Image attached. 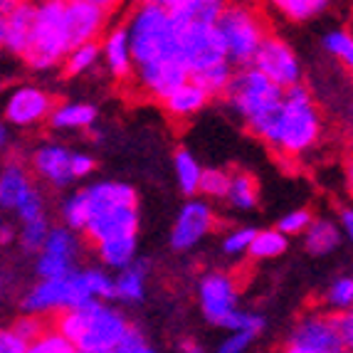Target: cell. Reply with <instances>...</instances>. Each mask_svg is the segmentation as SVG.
I'll list each match as a JSON object with an SVG mask.
<instances>
[{
    "label": "cell",
    "mask_w": 353,
    "mask_h": 353,
    "mask_svg": "<svg viewBox=\"0 0 353 353\" xmlns=\"http://www.w3.org/2000/svg\"><path fill=\"white\" fill-rule=\"evenodd\" d=\"M54 331L62 339H67L74 351L114 353L129 326L119 312L104 304H97V301H89L79 309L59 314Z\"/></svg>",
    "instance_id": "cell-1"
},
{
    "label": "cell",
    "mask_w": 353,
    "mask_h": 353,
    "mask_svg": "<svg viewBox=\"0 0 353 353\" xmlns=\"http://www.w3.org/2000/svg\"><path fill=\"white\" fill-rule=\"evenodd\" d=\"M89 220L84 232L89 240L99 245L112 237L136 235L139 212H136V193L124 183H99L87 190Z\"/></svg>",
    "instance_id": "cell-2"
},
{
    "label": "cell",
    "mask_w": 353,
    "mask_h": 353,
    "mask_svg": "<svg viewBox=\"0 0 353 353\" xmlns=\"http://www.w3.org/2000/svg\"><path fill=\"white\" fill-rule=\"evenodd\" d=\"M129 35L131 62L136 67L159 65V62H181L178 30L168 20L161 3H143L131 15Z\"/></svg>",
    "instance_id": "cell-3"
},
{
    "label": "cell",
    "mask_w": 353,
    "mask_h": 353,
    "mask_svg": "<svg viewBox=\"0 0 353 353\" xmlns=\"http://www.w3.org/2000/svg\"><path fill=\"white\" fill-rule=\"evenodd\" d=\"M319 134H321V121H319L316 106H314L312 97L301 84L287 89V94L282 99V109L274 121V131H272L270 141L274 148L284 153H304L306 148H312L316 143Z\"/></svg>",
    "instance_id": "cell-4"
},
{
    "label": "cell",
    "mask_w": 353,
    "mask_h": 353,
    "mask_svg": "<svg viewBox=\"0 0 353 353\" xmlns=\"http://www.w3.org/2000/svg\"><path fill=\"white\" fill-rule=\"evenodd\" d=\"M220 40H223L225 57L235 65H248L257 54L259 45L267 37L262 15L248 6H225L215 23Z\"/></svg>",
    "instance_id": "cell-5"
},
{
    "label": "cell",
    "mask_w": 353,
    "mask_h": 353,
    "mask_svg": "<svg viewBox=\"0 0 353 353\" xmlns=\"http://www.w3.org/2000/svg\"><path fill=\"white\" fill-rule=\"evenodd\" d=\"M62 10H65V3H59V0L35 6L32 32H30L28 50H25L23 57L37 70L57 65L59 59L70 52L65 37V23H62Z\"/></svg>",
    "instance_id": "cell-6"
},
{
    "label": "cell",
    "mask_w": 353,
    "mask_h": 353,
    "mask_svg": "<svg viewBox=\"0 0 353 353\" xmlns=\"http://www.w3.org/2000/svg\"><path fill=\"white\" fill-rule=\"evenodd\" d=\"M228 97L235 104V109L248 119V124H257L259 119H265L274 109L282 106L284 92L279 87L262 77L257 70L240 72L230 79L228 84Z\"/></svg>",
    "instance_id": "cell-7"
},
{
    "label": "cell",
    "mask_w": 353,
    "mask_h": 353,
    "mask_svg": "<svg viewBox=\"0 0 353 353\" xmlns=\"http://www.w3.org/2000/svg\"><path fill=\"white\" fill-rule=\"evenodd\" d=\"M92 296L87 292L82 274L70 272L67 277L59 279H42L25 299V309L30 312V316L45 312H72L79 306L89 304Z\"/></svg>",
    "instance_id": "cell-8"
},
{
    "label": "cell",
    "mask_w": 353,
    "mask_h": 353,
    "mask_svg": "<svg viewBox=\"0 0 353 353\" xmlns=\"http://www.w3.org/2000/svg\"><path fill=\"white\" fill-rule=\"evenodd\" d=\"M178 30V50H181V62L188 70V74H198L203 70H210L215 65L228 62L225 57L223 40H220L215 25L188 23Z\"/></svg>",
    "instance_id": "cell-9"
},
{
    "label": "cell",
    "mask_w": 353,
    "mask_h": 353,
    "mask_svg": "<svg viewBox=\"0 0 353 353\" xmlns=\"http://www.w3.org/2000/svg\"><path fill=\"white\" fill-rule=\"evenodd\" d=\"M114 10V3H101V0H70L62 10V23H65L67 48H82L94 42L97 35L104 30L109 12Z\"/></svg>",
    "instance_id": "cell-10"
},
{
    "label": "cell",
    "mask_w": 353,
    "mask_h": 353,
    "mask_svg": "<svg viewBox=\"0 0 353 353\" xmlns=\"http://www.w3.org/2000/svg\"><path fill=\"white\" fill-rule=\"evenodd\" d=\"M252 62H254V70L262 77H267L274 87L292 89L299 84L301 70H299V62H296V54L279 37L267 35L262 40V45H259Z\"/></svg>",
    "instance_id": "cell-11"
},
{
    "label": "cell",
    "mask_w": 353,
    "mask_h": 353,
    "mask_svg": "<svg viewBox=\"0 0 353 353\" xmlns=\"http://www.w3.org/2000/svg\"><path fill=\"white\" fill-rule=\"evenodd\" d=\"M235 301H237V284L230 274L215 272V274H208L201 282L203 314H205L208 321H212V324L218 326L228 324V319L237 312Z\"/></svg>",
    "instance_id": "cell-12"
},
{
    "label": "cell",
    "mask_w": 353,
    "mask_h": 353,
    "mask_svg": "<svg viewBox=\"0 0 353 353\" xmlns=\"http://www.w3.org/2000/svg\"><path fill=\"white\" fill-rule=\"evenodd\" d=\"M292 343L309 348L314 353H351V348L341 341V336L336 331L334 321H331V314L329 316L314 314V316L301 319V324L296 326Z\"/></svg>",
    "instance_id": "cell-13"
},
{
    "label": "cell",
    "mask_w": 353,
    "mask_h": 353,
    "mask_svg": "<svg viewBox=\"0 0 353 353\" xmlns=\"http://www.w3.org/2000/svg\"><path fill=\"white\" fill-rule=\"evenodd\" d=\"M54 109V101L48 92H42L37 87H20L12 92V97L6 104V117L8 121L18 126H30L50 117Z\"/></svg>",
    "instance_id": "cell-14"
},
{
    "label": "cell",
    "mask_w": 353,
    "mask_h": 353,
    "mask_svg": "<svg viewBox=\"0 0 353 353\" xmlns=\"http://www.w3.org/2000/svg\"><path fill=\"white\" fill-rule=\"evenodd\" d=\"M45 252L37 259V272L42 279H59L72 272L74 259V237L65 230H52L45 242Z\"/></svg>",
    "instance_id": "cell-15"
},
{
    "label": "cell",
    "mask_w": 353,
    "mask_h": 353,
    "mask_svg": "<svg viewBox=\"0 0 353 353\" xmlns=\"http://www.w3.org/2000/svg\"><path fill=\"white\" fill-rule=\"evenodd\" d=\"M212 225H215V220H212V212L205 203H198V201L188 203L181 210V215L176 220V228H173V235H171L173 248L176 250L193 248L195 242H201L210 232Z\"/></svg>",
    "instance_id": "cell-16"
},
{
    "label": "cell",
    "mask_w": 353,
    "mask_h": 353,
    "mask_svg": "<svg viewBox=\"0 0 353 353\" xmlns=\"http://www.w3.org/2000/svg\"><path fill=\"white\" fill-rule=\"evenodd\" d=\"M136 70H139L136 77H139V84H141L143 92L159 97V99H165L190 79L183 62H159V65H143L136 67Z\"/></svg>",
    "instance_id": "cell-17"
},
{
    "label": "cell",
    "mask_w": 353,
    "mask_h": 353,
    "mask_svg": "<svg viewBox=\"0 0 353 353\" xmlns=\"http://www.w3.org/2000/svg\"><path fill=\"white\" fill-rule=\"evenodd\" d=\"M35 20V6L32 3H18L10 15H6V48L15 54H25L30 32Z\"/></svg>",
    "instance_id": "cell-18"
},
{
    "label": "cell",
    "mask_w": 353,
    "mask_h": 353,
    "mask_svg": "<svg viewBox=\"0 0 353 353\" xmlns=\"http://www.w3.org/2000/svg\"><path fill=\"white\" fill-rule=\"evenodd\" d=\"M72 153L62 146H45L35 153V171L42 178H48L54 185H67L72 181L70 173Z\"/></svg>",
    "instance_id": "cell-19"
},
{
    "label": "cell",
    "mask_w": 353,
    "mask_h": 353,
    "mask_svg": "<svg viewBox=\"0 0 353 353\" xmlns=\"http://www.w3.org/2000/svg\"><path fill=\"white\" fill-rule=\"evenodd\" d=\"M30 193H32V185H30L28 173L20 165H6L0 173V208L18 210L28 201Z\"/></svg>",
    "instance_id": "cell-20"
},
{
    "label": "cell",
    "mask_w": 353,
    "mask_h": 353,
    "mask_svg": "<svg viewBox=\"0 0 353 353\" xmlns=\"http://www.w3.org/2000/svg\"><path fill=\"white\" fill-rule=\"evenodd\" d=\"M104 54H106L109 67H112L114 77H119V79H129L131 70H134V62H131L126 28H117L109 32V37H106V42H104Z\"/></svg>",
    "instance_id": "cell-21"
},
{
    "label": "cell",
    "mask_w": 353,
    "mask_h": 353,
    "mask_svg": "<svg viewBox=\"0 0 353 353\" xmlns=\"http://www.w3.org/2000/svg\"><path fill=\"white\" fill-rule=\"evenodd\" d=\"M163 101H165V109H168L173 117H190V114L201 112L203 104L208 101V94L188 79V82L183 84V87H178L173 94L165 97Z\"/></svg>",
    "instance_id": "cell-22"
},
{
    "label": "cell",
    "mask_w": 353,
    "mask_h": 353,
    "mask_svg": "<svg viewBox=\"0 0 353 353\" xmlns=\"http://www.w3.org/2000/svg\"><path fill=\"white\" fill-rule=\"evenodd\" d=\"M101 259H104L109 267H119V270H126L131 265L136 252V235H124V237H112V240H104L97 245Z\"/></svg>",
    "instance_id": "cell-23"
},
{
    "label": "cell",
    "mask_w": 353,
    "mask_h": 353,
    "mask_svg": "<svg viewBox=\"0 0 353 353\" xmlns=\"http://www.w3.org/2000/svg\"><path fill=\"white\" fill-rule=\"evenodd\" d=\"M148 265L146 262H136L129 265L119 279L114 282V296H121L126 301H139L143 296V277H146Z\"/></svg>",
    "instance_id": "cell-24"
},
{
    "label": "cell",
    "mask_w": 353,
    "mask_h": 353,
    "mask_svg": "<svg viewBox=\"0 0 353 353\" xmlns=\"http://www.w3.org/2000/svg\"><path fill=\"white\" fill-rule=\"evenodd\" d=\"M341 235H339V228L329 220H319L306 228V248L314 254H326L339 245Z\"/></svg>",
    "instance_id": "cell-25"
},
{
    "label": "cell",
    "mask_w": 353,
    "mask_h": 353,
    "mask_svg": "<svg viewBox=\"0 0 353 353\" xmlns=\"http://www.w3.org/2000/svg\"><path fill=\"white\" fill-rule=\"evenodd\" d=\"M52 124L57 129H82V126H89L94 121L97 112L94 106L89 104H65L59 109H52Z\"/></svg>",
    "instance_id": "cell-26"
},
{
    "label": "cell",
    "mask_w": 353,
    "mask_h": 353,
    "mask_svg": "<svg viewBox=\"0 0 353 353\" xmlns=\"http://www.w3.org/2000/svg\"><path fill=\"white\" fill-rule=\"evenodd\" d=\"M284 250H287V237L279 235L277 230H262V232H254L248 252L257 259H272L279 257Z\"/></svg>",
    "instance_id": "cell-27"
},
{
    "label": "cell",
    "mask_w": 353,
    "mask_h": 353,
    "mask_svg": "<svg viewBox=\"0 0 353 353\" xmlns=\"http://www.w3.org/2000/svg\"><path fill=\"white\" fill-rule=\"evenodd\" d=\"M228 198L232 201V205L237 208H252L257 203V181L248 173H237V176L230 178L228 185Z\"/></svg>",
    "instance_id": "cell-28"
},
{
    "label": "cell",
    "mask_w": 353,
    "mask_h": 353,
    "mask_svg": "<svg viewBox=\"0 0 353 353\" xmlns=\"http://www.w3.org/2000/svg\"><path fill=\"white\" fill-rule=\"evenodd\" d=\"M230 79H232V74H230L228 62H223V65H215V67H210V70H203V72H198V74L190 77V82H193L195 87H201L208 97L218 94V92L228 89Z\"/></svg>",
    "instance_id": "cell-29"
},
{
    "label": "cell",
    "mask_w": 353,
    "mask_h": 353,
    "mask_svg": "<svg viewBox=\"0 0 353 353\" xmlns=\"http://www.w3.org/2000/svg\"><path fill=\"white\" fill-rule=\"evenodd\" d=\"M176 173H178V183H181L183 193H198V183H201L203 168L185 148H181V151L176 153Z\"/></svg>",
    "instance_id": "cell-30"
},
{
    "label": "cell",
    "mask_w": 353,
    "mask_h": 353,
    "mask_svg": "<svg viewBox=\"0 0 353 353\" xmlns=\"http://www.w3.org/2000/svg\"><path fill=\"white\" fill-rule=\"evenodd\" d=\"M326 8L324 0H279L277 10L284 12V18L289 20H309L314 18L316 12H321Z\"/></svg>",
    "instance_id": "cell-31"
},
{
    "label": "cell",
    "mask_w": 353,
    "mask_h": 353,
    "mask_svg": "<svg viewBox=\"0 0 353 353\" xmlns=\"http://www.w3.org/2000/svg\"><path fill=\"white\" fill-rule=\"evenodd\" d=\"M72 351H74L72 343L67 339H62L54 329L45 331L40 339H35V341L28 343V348H25V353H72Z\"/></svg>",
    "instance_id": "cell-32"
},
{
    "label": "cell",
    "mask_w": 353,
    "mask_h": 353,
    "mask_svg": "<svg viewBox=\"0 0 353 353\" xmlns=\"http://www.w3.org/2000/svg\"><path fill=\"white\" fill-rule=\"evenodd\" d=\"M48 220L45 218H37L32 223H25L23 232H20V242H23V248L30 250V252H35V250L45 248V242H48Z\"/></svg>",
    "instance_id": "cell-33"
},
{
    "label": "cell",
    "mask_w": 353,
    "mask_h": 353,
    "mask_svg": "<svg viewBox=\"0 0 353 353\" xmlns=\"http://www.w3.org/2000/svg\"><path fill=\"white\" fill-rule=\"evenodd\" d=\"M62 215H65V220H67V225H70V228L84 230V225H87V220H89L87 195H84V193L72 195L70 201L65 203V210H62Z\"/></svg>",
    "instance_id": "cell-34"
},
{
    "label": "cell",
    "mask_w": 353,
    "mask_h": 353,
    "mask_svg": "<svg viewBox=\"0 0 353 353\" xmlns=\"http://www.w3.org/2000/svg\"><path fill=\"white\" fill-rule=\"evenodd\" d=\"M97 54H99V45H97V42H89V45H82V48L70 50V52H67V72H70V74L84 72L87 67L94 65Z\"/></svg>",
    "instance_id": "cell-35"
},
{
    "label": "cell",
    "mask_w": 353,
    "mask_h": 353,
    "mask_svg": "<svg viewBox=\"0 0 353 353\" xmlns=\"http://www.w3.org/2000/svg\"><path fill=\"white\" fill-rule=\"evenodd\" d=\"M324 45H326V50H329L331 54H336L341 62H346V65L353 62V37L348 35L346 30H334V32H329Z\"/></svg>",
    "instance_id": "cell-36"
},
{
    "label": "cell",
    "mask_w": 353,
    "mask_h": 353,
    "mask_svg": "<svg viewBox=\"0 0 353 353\" xmlns=\"http://www.w3.org/2000/svg\"><path fill=\"white\" fill-rule=\"evenodd\" d=\"M228 185H230V176L223 171H203L201 173V183H198V190H203L205 195L212 198H223L228 195Z\"/></svg>",
    "instance_id": "cell-37"
},
{
    "label": "cell",
    "mask_w": 353,
    "mask_h": 353,
    "mask_svg": "<svg viewBox=\"0 0 353 353\" xmlns=\"http://www.w3.org/2000/svg\"><path fill=\"white\" fill-rule=\"evenodd\" d=\"M326 299H329V304L334 306V309H348V306H351V301H353V282H351V277L336 279V282L331 284Z\"/></svg>",
    "instance_id": "cell-38"
},
{
    "label": "cell",
    "mask_w": 353,
    "mask_h": 353,
    "mask_svg": "<svg viewBox=\"0 0 353 353\" xmlns=\"http://www.w3.org/2000/svg\"><path fill=\"white\" fill-rule=\"evenodd\" d=\"M228 329H232L237 334V331H242V334H252L257 336L259 331H262V326H265V321H262V316H257V314H248V312H235L232 316L228 319Z\"/></svg>",
    "instance_id": "cell-39"
},
{
    "label": "cell",
    "mask_w": 353,
    "mask_h": 353,
    "mask_svg": "<svg viewBox=\"0 0 353 353\" xmlns=\"http://www.w3.org/2000/svg\"><path fill=\"white\" fill-rule=\"evenodd\" d=\"M84 284H87V292L89 296H104V299H109V296H114V282L109 277H106L104 272H84Z\"/></svg>",
    "instance_id": "cell-40"
},
{
    "label": "cell",
    "mask_w": 353,
    "mask_h": 353,
    "mask_svg": "<svg viewBox=\"0 0 353 353\" xmlns=\"http://www.w3.org/2000/svg\"><path fill=\"white\" fill-rule=\"evenodd\" d=\"M312 225V215H309V210H292L289 215H284L282 220H279V235H296V232H304L306 228Z\"/></svg>",
    "instance_id": "cell-41"
},
{
    "label": "cell",
    "mask_w": 353,
    "mask_h": 353,
    "mask_svg": "<svg viewBox=\"0 0 353 353\" xmlns=\"http://www.w3.org/2000/svg\"><path fill=\"white\" fill-rule=\"evenodd\" d=\"M254 232L257 230L252 228H245V230H235V232H230L228 237H225L223 242V248L228 254H242V252H248L250 250V242H252Z\"/></svg>",
    "instance_id": "cell-42"
},
{
    "label": "cell",
    "mask_w": 353,
    "mask_h": 353,
    "mask_svg": "<svg viewBox=\"0 0 353 353\" xmlns=\"http://www.w3.org/2000/svg\"><path fill=\"white\" fill-rule=\"evenodd\" d=\"M12 334L20 336L25 343H32L35 339H40V336L45 334V326H42V321L37 316H25L12 326Z\"/></svg>",
    "instance_id": "cell-43"
},
{
    "label": "cell",
    "mask_w": 353,
    "mask_h": 353,
    "mask_svg": "<svg viewBox=\"0 0 353 353\" xmlns=\"http://www.w3.org/2000/svg\"><path fill=\"white\" fill-rule=\"evenodd\" d=\"M114 353H156V351H153V348L148 346L146 341H143V336L139 334V331L129 329Z\"/></svg>",
    "instance_id": "cell-44"
},
{
    "label": "cell",
    "mask_w": 353,
    "mask_h": 353,
    "mask_svg": "<svg viewBox=\"0 0 353 353\" xmlns=\"http://www.w3.org/2000/svg\"><path fill=\"white\" fill-rule=\"evenodd\" d=\"M18 215L23 218V223H32V220L42 218V201L35 190H32V193L28 195V201L18 208Z\"/></svg>",
    "instance_id": "cell-45"
},
{
    "label": "cell",
    "mask_w": 353,
    "mask_h": 353,
    "mask_svg": "<svg viewBox=\"0 0 353 353\" xmlns=\"http://www.w3.org/2000/svg\"><path fill=\"white\" fill-rule=\"evenodd\" d=\"M331 321H334L336 331H339V336H341V341L351 348V343H353V316L348 312L331 314Z\"/></svg>",
    "instance_id": "cell-46"
},
{
    "label": "cell",
    "mask_w": 353,
    "mask_h": 353,
    "mask_svg": "<svg viewBox=\"0 0 353 353\" xmlns=\"http://www.w3.org/2000/svg\"><path fill=\"white\" fill-rule=\"evenodd\" d=\"M25 348L28 343L12 334V329H0V353H25Z\"/></svg>",
    "instance_id": "cell-47"
},
{
    "label": "cell",
    "mask_w": 353,
    "mask_h": 353,
    "mask_svg": "<svg viewBox=\"0 0 353 353\" xmlns=\"http://www.w3.org/2000/svg\"><path fill=\"white\" fill-rule=\"evenodd\" d=\"M252 339H254L252 334H242V331H237V334L230 336L228 341H223V346L218 348V353H245V348L250 346Z\"/></svg>",
    "instance_id": "cell-48"
},
{
    "label": "cell",
    "mask_w": 353,
    "mask_h": 353,
    "mask_svg": "<svg viewBox=\"0 0 353 353\" xmlns=\"http://www.w3.org/2000/svg\"><path fill=\"white\" fill-rule=\"evenodd\" d=\"M92 168H94V161L89 159V156H84V153H72V159H70L72 178L87 176V173H92Z\"/></svg>",
    "instance_id": "cell-49"
},
{
    "label": "cell",
    "mask_w": 353,
    "mask_h": 353,
    "mask_svg": "<svg viewBox=\"0 0 353 353\" xmlns=\"http://www.w3.org/2000/svg\"><path fill=\"white\" fill-rule=\"evenodd\" d=\"M341 220H343V230H346V235H351V230H353V212L351 210H343Z\"/></svg>",
    "instance_id": "cell-50"
},
{
    "label": "cell",
    "mask_w": 353,
    "mask_h": 353,
    "mask_svg": "<svg viewBox=\"0 0 353 353\" xmlns=\"http://www.w3.org/2000/svg\"><path fill=\"white\" fill-rule=\"evenodd\" d=\"M181 353H203V351H201V346H195L193 341H185L181 346Z\"/></svg>",
    "instance_id": "cell-51"
},
{
    "label": "cell",
    "mask_w": 353,
    "mask_h": 353,
    "mask_svg": "<svg viewBox=\"0 0 353 353\" xmlns=\"http://www.w3.org/2000/svg\"><path fill=\"white\" fill-rule=\"evenodd\" d=\"M282 353H314V351H309V348H304V346H296V343H289Z\"/></svg>",
    "instance_id": "cell-52"
},
{
    "label": "cell",
    "mask_w": 353,
    "mask_h": 353,
    "mask_svg": "<svg viewBox=\"0 0 353 353\" xmlns=\"http://www.w3.org/2000/svg\"><path fill=\"white\" fill-rule=\"evenodd\" d=\"M12 237V230L8 225H0V242H10Z\"/></svg>",
    "instance_id": "cell-53"
},
{
    "label": "cell",
    "mask_w": 353,
    "mask_h": 353,
    "mask_svg": "<svg viewBox=\"0 0 353 353\" xmlns=\"http://www.w3.org/2000/svg\"><path fill=\"white\" fill-rule=\"evenodd\" d=\"M6 287H8V272L0 267V296H3V292H6Z\"/></svg>",
    "instance_id": "cell-54"
},
{
    "label": "cell",
    "mask_w": 353,
    "mask_h": 353,
    "mask_svg": "<svg viewBox=\"0 0 353 353\" xmlns=\"http://www.w3.org/2000/svg\"><path fill=\"white\" fill-rule=\"evenodd\" d=\"M6 45V18L0 15V48Z\"/></svg>",
    "instance_id": "cell-55"
},
{
    "label": "cell",
    "mask_w": 353,
    "mask_h": 353,
    "mask_svg": "<svg viewBox=\"0 0 353 353\" xmlns=\"http://www.w3.org/2000/svg\"><path fill=\"white\" fill-rule=\"evenodd\" d=\"M6 143H8V131H6V126L0 124V148L6 146Z\"/></svg>",
    "instance_id": "cell-56"
},
{
    "label": "cell",
    "mask_w": 353,
    "mask_h": 353,
    "mask_svg": "<svg viewBox=\"0 0 353 353\" xmlns=\"http://www.w3.org/2000/svg\"><path fill=\"white\" fill-rule=\"evenodd\" d=\"M72 353H82V351H72Z\"/></svg>",
    "instance_id": "cell-57"
}]
</instances>
